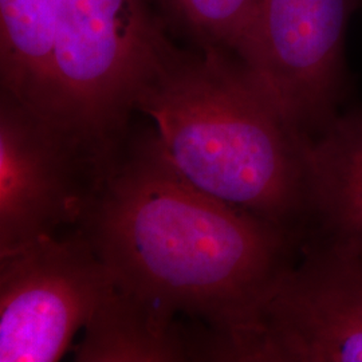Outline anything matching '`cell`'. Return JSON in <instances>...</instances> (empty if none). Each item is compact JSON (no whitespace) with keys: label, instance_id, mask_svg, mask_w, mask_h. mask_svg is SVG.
Wrapping results in <instances>:
<instances>
[{"label":"cell","instance_id":"1","mask_svg":"<svg viewBox=\"0 0 362 362\" xmlns=\"http://www.w3.org/2000/svg\"><path fill=\"white\" fill-rule=\"evenodd\" d=\"M117 287L208 330V360L290 266L297 233L185 180L155 129L129 132L78 226Z\"/></svg>","mask_w":362,"mask_h":362},{"label":"cell","instance_id":"2","mask_svg":"<svg viewBox=\"0 0 362 362\" xmlns=\"http://www.w3.org/2000/svg\"><path fill=\"white\" fill-rule=\"evenodd\" d=\"M136 112L155 124L163 153L199 191L291 233L308 216V140L233 52L184 50L167 37Z\"/></svg>","mask_w":362,"mask_h":362},{"label":"cell","instance_id":"3","mask_svg":"<svg viewBox=\"0 0 362 362\" xmlns=\"http://www.w3.org/2000/svg\"><path fill=\"white\" fill-rule=\"evenodd\" d=\"M165 39L148 0H61L42 118L112 158Z\"/></svg>","mask_w":362,"mask_h":362},{"label":"cell","instance_id":"4","mask_svg":"<svg viewBox=\"0 0 362 362\" xmlns=\"http://www.w3.org/2000/svg\"><path fill=\"white\" fill-rule=\"evenodd\" d=\"M214 361L362 362V252L326 240L306 248Z\"/></svg>","mask_w":362,"mask_h":362},{"label":"cell","instance_id":"5","mask_svg":"<svg viewBox=\"0 0 362 362\" xmlns=\"http://www.w3.org/2000/svg\"><path fill=\"white\" fill-rule=\"evenodd\" d=\"M113 285L81 227L0 255V362L59 361Z\"/></svg>","mask_w":362,"mask_h":362},{"label":"cell","instance_id":"6","mask_svg":"<svg viewBox=\"0 0 362 362\" xmlns=\"http://www.w3.org/2000/svg\"><path fill=\"white\" fill-rule=\"evenodd\" d=\"M358 0H258L235 55L306 140L337 117L344 47Z\"/></svg>","mask_w":362,"mask_h":362},{"label":"cell","instance_id":"7","mask_svg":"<svg viewBox=\"0 0 362 362\" xmlns=\"http://www.w3.org/2000/svg\"><path fill=\"white\" fill-rule=\"evenodd\" d=\"M110 160L0 93V255L78 227Z\"/></svg>","mask_w":362,"mask_h":362},{"label":"cell","instance_id":"8","mask_svg":"<svg viewBox=\"0 0 362 362\" xmlns=\"http://www.w3.org/2000/svg\"><path fill=\"white\" fill-rule=\"evenodd\" d=\"M204 327L181 324L113 285L83 327L77 362L203 361Z\"/></svg>","mask_w":362,"mask_h":362},{"label":"cell","instance_id":"9","mask_svg":"<svg viewBox=\"0 0 362 362\" xmlns=\"http://www.w3.org/2000/svg\"><path fill=\"white\" fill-rule=\"evenodd\" d=\"M303 156L308 216L326 242L362 252V110L337 116Z\"/></svg>","mask_w":362,"mask_h":362},{"label":"cell","instance_id":"10","mask_svg":"<svg viewBox=\"0 0 362 362\" xmlns=\"http://www.w3.org/2000/svg\"><path fill=\"white\" fill-rule=\"evenodd\" d=\"M61 0H0V93L42 117Z\"/></svg>","mask_w":362,"mask_h":362},{"label":"cell","instance_id":"11","mask_svg":"<svg viewBox=\"0 0 362 362\" xmlns=\"http://www.w3.org/2000/svg\"><path fill=\"white\" fill-rule=\"evenodd\" d=\"M196 40V46L235 52L245 37L258 0H161Z\"/></svg>","mask_w":362,"mask_h":362}]
</instances>
